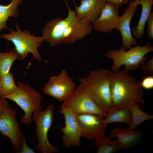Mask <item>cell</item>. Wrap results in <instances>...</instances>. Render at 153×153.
<instances>
[{
    "label": "cell",
    "instance_id": "6da1fadb",
    "mask_svg": "<svg viewBox=\"0 0 153 153\" xmlns=\"http://www.w3.org/2000/svg\"><path fill=\"white\" fill-rule=\"evenodd\" d=\"M64 1L68 9L67 16L63 19L58 17L48 22L42 30L41 36L51 46L74 43L90 34L93 29L91 24L78 17Z\"/></svg>",
    "mask_w": 153,
    "mask_h": 153
},
{
    "label": "cell",
    "instance_id": "7a4b0ae2",
    "mask_svg": "<svg viewBox=\"0 0 153 153\" xmlns=\"http://www.w3.org/2000/svg\"><path fill=\"white\" fill-rule=\"evenodd\" d=\"M110 87L112 107L110 112L134 104H145L139 82L125 70L111 71Z\"/></svg>",
    "mask_w": 153,
    "mask_h": 153
},
{
    "label": "cell",
    "instance_id": "3957f363",
    "mask_svg": "<svg viewBox=\"0 0 153 153\" xmlns=\"http://www.w3.org/2000/svg\"><path fill=\"white\" fill-rule=\"evenodd\" d=\"M111 71L107 69L91 71L85 77L79 79L98 106L107 114L110 111L112 100L110 78Z\"/></svg>",
    "mask_w": 153,
    "mask_h": 153
},
{
    "label": "cell",
    "instance_id": "277c9868",
    "mask_svg": "<svg viewBox=\"0 0 153 153\" xmlns=\"http://www.w3.org/2000/svg\"><path fill=\"white\" fill-rule=\"evenodd\" d=\"M16 27V30L10 28V33L1 35L0 38L12 43L13 49L17 54L18 59L24 60L29 54H31L33 58L42 61V57L38 49L44 41L42 37L35 36L28 30H22L17 23Z\"/></svg>",
    "mask_w": 153,
    "mask_h": 153
},
{
    "label": "cell",
    "instance_id": "5b68a950",
    "mask_svg": "<svg viewBox=\"0 0 153 153\" xmlns=\"http://www.w3.org/2000/svg\"><path fill=\"white\" fill-rule=\"evenodd\" d=\"M129 49L126 51L122 46L119 50H111L105 53V56L113 60L112 72L119 70L122 65L128 72L135 69L145 62L146 55L153 51V47L150 43L143 46L138 44Z\"/></svg>",
    "mask_w": 153,
    "mask_h": 153
},
{
    "label": "cell",
    "instance_id": "8992f818",
    "mask_svg": "<svg viewBox=\"0 0 153 153\" xmlns=\"http://www.w3.org/2000/svg\"><path fill=\"white\" fill-rule=\"evenodd\" d=\"M18 89L12 95L5 97L13 101L23 110L20 122L28 125L33 121V114L35 111L42 110L41 94L29 84L20 81L17 83Z\"/></svg>",
    "mask_w": 153,
    "mask_h": 153
},
{
    "label": "cell",
    "instance_id": "52a82bcc",
    "mask_svg": "<svg viewBox=\"0 0 153 153\" xmlns=\"http://www.w3.org/2000/svg\"><path fill=\"white\" fill-rule=\"evenodd\" d=\"M60 107L76 115L93 114L103 118L107 115L96 104L84 87L81 84L76 88L72 94L62 102Z\"/></svg>",
    "mask_w": 153,
    "mask_h": 153
},
{
    "label": "cell",
    "instance_id": "ba28073f",
    "mask_svg": "<svg viewBox=\"0 0 153 153\" xmlns=\"http://www.w3.org/2000/svg\"><path fill=\"white\" fill-rule=\"evenodd\" d=\"M54 105H50L44 110L35 111L32 116L36 126L35 134L38 139L36 148L42 153H52L59 151L50 143L48 138V132L54 120Z\"/></svg>",
    "mask_w": 153,
    "mask_h": 153
},
{
    "label": "cell",
    "instance_id": "9c48e42d",
    "mask_svg": "<svg viewBox=\"0 0 153 153\" xmlns=\"http://www.w3.org/2000/svg\"><path fill=\"white\" fill-rule=\"evenodd\" d=\"M76 88L72 79L65 70H63L58 75L51 76L42 90L46 95L63 102L72 94Z\"/></svg>",
    "mask_w": 153,
    "mask_h": 153
},
{
    "label": "cell",
    "instance_id": "30bf717a",
    "mask_svg": "<svg viewBox=\"0 0 153 153\" xmlns=\"http://www.w3.org/2000/svg\"><path fill=\"white\" fill-rule=\"evenodd\" d=\"M16 116L15 111L9 105L0 117V132L10 140L14 150L18 153L23 136Z\"/></svg>",
    "mask_w": 153,
    "mask_h": 153
},
{
    "label": "cell",
    "instance_id": "8fae6325",
    "mask_svg": "<svg viewBox=\"0 0 153 153\" xmlns=\"http://www.w3.org/2000/svg\"><path fill=\"white\" fill-rule=\"evenodd\" d=\"M60 113L63 115L65 126L60 130L63 135L61 141L65 148L76 147L81 145V131L76 115L70 110L61 107Z\"/></svg>",
    "mask_w": 153,
    "mask_h": 153
},
{
    "label": "cell",
    "instance_id": "7c38bea8",
    "mask_svg": "<svg viewBox=\"0 0 153 153\" xmlns=\"http://www.w3.org/2000/svg\"><path fill=\"white\" fill-rule=\"evenodd\" d=\"M81 131V137L95 140L104 135L107 124L103 118L96 114H83L76 115Z\"/></svg>",
    "mask_w": 153,
    "mask_h": 153
},
{
    "label": "cell",
    "instance_id": "4fadbf2b",
    "mask_svg": "<svg viewBox=\"0 0 153 153\" xmlns=\"http://www.w3.org/2000/svg\"><path fill=\"white\" fill-rule=\"evenodd\" d=\"M138 5L130 2L128 7L126 8L123 14L119 16L116 29L120 32L122 38V47L126 50L136 45L137 41L132 35L130 27V22L136 13Z\"/></svg>",
    "mask_w": 153,
    "mask_h": 153
},
{
    "label": "cell",
    "instance_id": "5bb4252c",
    "mask_svg": "<svg viewBox=\"0 0 153 153\" xmlns=\"http://www.w3.org/2000/svg\"><path fill=\"white\" fill-rule=\"evenodd\" d=\"M119 16L118 9L106 3L99 16L92 23V28L95 31L105 33L110 32L116 29Z\"/></svg>",
    "mask_w": 153,
    "mask_h": 153
},
{
    "label": "cell",
    "instance_id": "9a60e30c",
    "mask_svg": "<svg viewBox=\"0 0 153 153\" xmlns=\"http://www.w3.org/2000/svg\"><path fill=\"white\" fill-rule=\"evenodd\" d=\"M77 16L84 22L90 24L99 16L106 3L105 0H80V4L77 6L73 0Z\"/></svg>",
    "mask_w": 153,
    "mask_h": 153
},
{
    "label": "cell",
    "instance_id": "2e32d148",
    "mask_svg": "<svg viewBox=\"0 0 153 153\" xmlns=\"http://www.w3.org/2000/svg\"><path fill=\"white\" fill-rule=\"evenodd\" d=\"M110 136L116 138L122 149L126 148L137 144L141 138L142 133L139 130L116 128L111 130Z\"/></svg>",
    "mask_w": 153,
    "mask_h": 153
},
{
    "label": "cell",
    "instance_id": "e0dca14e",
    "mask_svg": "<svg viewBox=\"0 0 153 153\" xmlns=\"http://www.w3.org/2000/svg\"><path fill=\"white\" fill-rule=\"evenodd\" d=\"M132 3L142 7L141 13L136 26L131 29L132 34L137 39H141L144 36L145 26L148 18L151 12L153 0H135Z\"/></svg>",
    "mask_w": 153,
    "mask_h": 153
},
{
    "label": "cell",
    "instance_id": "ac0fdd59",
    "mask_svg": "<svg viewBox=\"0 0 153 153\" xmlns=\"http://www.w3.org/2000/svg\"><path fill=\"white\" fill-rule=\"evenodd\" d=\"M23 0H12L8 4H0V33L7 28V22L8 18H18L20 16L18 7L22 4Z\"/></svg>",
    "mask_w": 153,
    "mask_h": 153
},
{
    "label": "cell",
    "instance_id": "d6986e66",
    "mask_svg": "<svg viewBox=\"0 0 153 153\" xmlns=\"http://www.w3.org/2000/svg\"><path fill=\"white\" fill-rule=\"evenodd\" d=\"M110 136L103 135L95 140L94 145L97 149V153H112L122 149L119 143L116 140L112 139Z\"/></svg>",
    "mask_w": 153,
    "mask_h": 153
},
{
    "label": "cell",
    "instance_id": "ffe728a7",
    "mask_svg": "<svg viewBox=\"0 0 153 153\" xmlns=\"http://www.w3.org/2000/svg\"><path fill=\"white\" fill-rule=\"evenodd\" d=\"M103 120L106 124L114 123H122L129 125L131 120V114L129 107L116 110L108 113Z\"/></svg>",
    "mask_w": 153,
    "mask_h": 153
},
{
    "label": "cell",
    "instance_id": "44dd1931",
    "mask_svg": "<svg viewBox=\"0 0 153 153\" xmlns=\"http://www.w3.org/2000/svg\"><path fill=\"white\" fill-rule=\"evenodd\" d=\"M129 108L131 112V120L129 127L127 128L128 129L134 130L144 122L153 118V114L144 112L140 108L138 104L133 105Z\"/></svg>",
    "mask_w": 153,
    "mask_h": 153
},
{
    "label": "cell",
    "instance_id": "7402d4cb",
    "mask_svg": "<svg viewBox=\"0 0 153 153\" xmlns=\"http://www.w3.org/2000/svg\"><path fill=\"white\" fill-rule=\"evenodd\" d=\"M1 95L0 98L12 95L18 90V87L15 83L13 74L11 73L0 77Z\"/></svg>",
    "mask_w": 153,
    "mask_h": 153
},
{
    "label": "cell",
    "instance_id": "603a6c76",
    "mask_svg": "<svg viewBox=\"0 0 153 153\" xmlns=\"http://www.w3.org/2000/svg\"><path fill=\"white\" fill-rule=\"evenodd\" d=\"M18 59V56L13 49L9 52H0V77L10 73L14 62Z\"/></svg>",
    "mask_w": 153,
    "mask_h": 153
},
{
    "label": "cell",
    "instance_id": "cb8c5ba5",
    "mask_svg": "<svg viewBox=\"0 0 153 153\" xmlns=\"http://www.w3.org/2000/svg\"><path fill=\"white\" fill-rule=\"evenodd\" d=\"M141 87L147 90L153 88V76L149 75L144 77L139 82Z\"/></svg>",
    "mask_w": 153,
    "mask_h": 153
},
{
    "label": "cell",
    "instance_id": "d4e9b609",
    "mask_svg": "<svg viewBox=\"0 0 153 153\" xmlns=\"http://www.w3.org/2000/svg\"><path fill=\"white\" fill-rule=\"evenodd\" d=\"M146 22L147 23V36L148 39H153V12L150 14Z\"/></svg>",
    "mask_w": 153,
    "mask_h": 153
},
{
    "label": "cell",
    "instance_id": "484cf974",
    "mask_svg": "<svg viewBox=\"0 0 153 153\" xmlns=\"http://www.w3.org/2000/svg\"><path fill=\"white\" fill-rule=\"evenodd\" d=\"M141 69L145 73L150 75L153 74V58L148 61L144 62L141 65Z\"/></svg>",
    "mask_w": 153,
    "mask_h": 153
},
{
    "label": "cell",
    "instance_id": "4316f807",
    "mask_svg": "<svg viewBox=\"0 0 153 153\" xmlns=\"http://www.w3.org/2000/svg\"><path fill=\"white\" fill-rule=\"evenodd\" d=\"M33 149L29 147L27 144L26 139L23 136L21 143V148L18 153H35Z\"/></svg>",
    "mask_w": 153,
    "mask_h": 153
},
{
    "label": "cell",
    "instance_id": "83f0119b",
    "mask_svg": "<svg viewBox=\"0 0 153 153\" xmlns=\"http://www.w3.org/2000/svg\"><path fill=\"white\" fill-rule=\"evenodd\" d=\"M9 105L6 99L0 98V117Z\"/></svg>",
    "mask_w": 153,
    "mask_h": 153
},
{
    "label": "cell",
    "instance_id": "f1b7e54d",
    "mask_svg": "<svg viewBox=\"0 0 153 153\" xmlns=\"http://www.w3.org/2000/svg\"><path fill=\"white\" fill-rule=\"evenodd\" d=\"M107 3L110 4L118 9L123 4L124 0H105Z\"/></svg>",
    "mask_w": 153,
    "mask_h": 153
},
{
    "label": "cell",
    "instance_id": "f546056e",
    "mask_svg": "<svg viewBox=\"0 0 153 153\" xmlns=\"http://www.w3.org/2000/svg\"><path fill=\"white\" fill-rule=\"evenodd\" d=\"M129 0H124V4H126Z\"/></svg>",
    "mask_w": 153,
    "mask_h": 153
},
{
    "label": "cell",
    "instance_id": "4dcf8cb0",
    "mask_svg": "<svg viewBox=\"0 0 153 153\" xmlns=\"http://www.w3.org/2000/svg\"><path fill=\"white\" fill-rule=\"evenodd\" d=\"M1 95V84H0V97Z\"/></svg>",
    "mask_w": 153,
    "mask_h": 153
}]
</instances>
